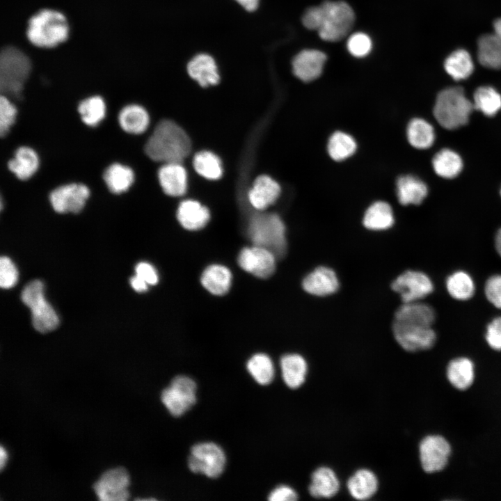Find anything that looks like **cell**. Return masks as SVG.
<instances>
[{
  "label": "cell",
  "mask_w": 501,
  "mask_h": 501,
  "mask_svg": "<svg viewBox=\"0 0 501 501\" xmlns=\"http://www.w3.org/2000/svg\"><path fill=\"white\" fill-rule=\"evenodd\" d=\"M391 288L400 296L403 303H408L419 301L430 294L434 285L425 273L408 270L394 280Z\"/></svg>",
  "instance_id": "7c38bea8"
},
{
  "label": "cell",
  "mask_w": 501,
  "mask_h": 501,
  "mask_svg": "<svg viewBox=\"0 0 501 501\" xmlns=\"http://www.w3.org/2000/svg\"><path fill=\"white\" fill-rule=\"evenodd\" d=\"M158 179L163 191L168 196H180L186 191V172L180 163L164 164L158 171Z\"/></svg>",
  "instance_id": "d6986e66"
},
{
  "label": "cell",
  "mask_w": 501,
  "mask_h": 501,
  "mask_svg": "<svg viewBox=\"0 0 501 501\" xmlns=\"http://www.w3.org/2000/svg\"><path fill=\"white\" fill-rule=\"evenodd\" d=\"M8 455L6 450L3 447V445L1 446L0 448V468L2 470L5 466L6 465L7 461H8Z\"/></svg>",
  "instance_id": "f5cc1de1"
},
{
  "label": "cell",
  "mask_w": 501,
  "mask_h": 501,
  "mask_svg": "<svg viewBox=\"0 0 501 501\" xmlns=\"http://www.w3.org/2000/svg\"><path fill=\"white\" fill-rule=\"evenodd\" d=\"M477 58L485 67L501 69V42L494 33L484 34L478 39Z\"/></svg>",
  "instance_id": "4dcf8cb0"
},
{
  "label": "cell",
  "mask_w": 501,
  "mask_h": 501,
  "mask_svg": "<svg viewBox=\"0 0 501 501\" xmlns=\"http://www.w3.org/2000/svg\"><path fill=\"white\" fill-rule=\"evenodd\" d=\"M136 275L143 278L148 285H154L158 283L159 276L154 267L145 262H139L136 266Z\"/></svg>",
  "instance_id": "c3c4849f"
},
{
  "label": "cell",
  "mask_w": 501,
  "mask_h": 501,
  "mask_svg": "<svg viewBox=\"0 0 501 501\" xmlns=\"http://www.w3.org/2000/svg\"><path fill=\"white\" fill-rule=\"evenodd\" d=\"M494 34L501 42V18L497 19L493 22Z\"/></svg>",
  "instance_id": "db71d44e"
},
{
  "label": "cell",
  "mask_w": 501,
  "mask_h": 501,
  "mask_svg": "<svg viewBox=\"0 0 501 501\" xmlns=\"http://www.w3.org/2000/svg\"><path fill=\"white\" fill-rule=\"evenodd\" d=\"M280 364L283 381L289 388H297L304 383L308 365L302 356L285 354L280 358Z\"/></svg>",
  "instance_id": "d4e9b609"
},
{
  "label": "cell",
  "mask_w": 501,
  "mask_h": 501,
  "mask_svg": "<svg viewBox=\"0 0 501 501\" xmlns=\"http://www.w3.org/2000/svg\"><path fill=\"white\" fill-rule=\"evenodd\" d=\"M420 460L422 469L429 473L443 470L451 454L447 440L439 435L424 438L419 446Z\"/></svg>",
  "instance_id": "4fadbf2b"
},
{
  "label": "cell",
  "mask_w": 501,
  "mask_h": 501,
  "mask_svg": "<svg viewBox=\"0 0 501 501\" xmlns=\"http://www.w3.org/2000/svg\"><path fill=\"white\" fill-rule=\"evenodd\" d=\"M397 196L404 205H419L427 197L428 188L419 178L413 175H404L397 180Z\"/></svg>",
  "instance_id": "cb8c5ba5"
},
{
  "label": "cell",
  "mask_w": 501,
  "mask_h": 501,
  "mask_svg": "<svg viewBox=\"0 0 501 501\" xmlns=\"http://www.w3.org/2000/svg\"><path fill=\"white\" fill-rule=\"evenodd\" d=\"M23 303L31 310L32 322L35 330L48 333L57 328L58 317L44 296L43 283L38 280L29 283L22 292Z\"/></svg>",
  "instance_id": "52a82bcc"
},
{
  "label": "cell",
  "mask_w": 501,
  "mask_h": 501,
  "mask_svg": "<svg viewBox=\"0 0 501 501\" xmlns=\"http://www.w3.org/2000/svg\"><path fill=\"white\" fill-rule=\"evenodd\" d=\"M17 109L8 97L1 95L0 98V134L6 136L15 122Z\"/></svg>",
  "instance_id": "7bdbcfd3"
},
{
  "label": "cell",
  "mask_w": 501,
  "mask_h": 501,
  "mask_svg": "<svg viewBox=\"0 0 501 501\" xmlns=\"http://www.w3.org/2000/svg\"><path fill=\"white\" fill-rule=\"evenodd\" d=\"M103 179L111 192L120 194L127 191L132 185L134 173L129 167L115 163L106 168Z\"/></svg>",
  "instance_id": "1f68e13d"
},
{
  "label": "cell",
  "mask_w": 501,
  "mask_h": 501,
  "mask_svg": "<svg viewBox=\"0 0 501 501\" xmlns=\"http://www.w3.org/2000/svg\"><path fill=\"white\" fill-rule=\"evenodd\" d=\"M446 72L454 80L459 81L469 77L474 64L470 54L465 49H457L450 54L445 61Z\"/></svg>",
  "instance_id": "e575fe53"
},
{
  "label": "cell",
  "mask_w": 501,
  "mask_h": 501,
  "mask_svg": "<svg viewBox=\"0 0 501 501\" xmlns=\"http://www.w3.org/2000/svg\"><path fill=\"white\" fill-rule=\"evenodd\" d=\"M39 157L36 152L27 146L19 148L14 157L8 163L9 170L19 180L32 177L39 167Z\"/></svg>",
  "instance_id": "484cf974"
},
{
  "label": "cell",
  "mask_w": 501,
  "mask_h": 501,
  "mask_svg": "<svg viewBox=\"0 0 501 501\" xmlns=\"http://www.w3.org/2000/svg\"><path fill=\"white\" fill-rule=\"evenodd\" d=\"M177 218L184 228L195 231L203 228L207 225L210 214L207 208L200 202L186 200L180 204Z\"/></svg>",
  "instance_id": "7402d4cb"
},
{
  "label": "cell",
  "mask_w": 501,
  "mask_h": 501,
  "mask_svg": "<svg viewBox=\"0 0 501 501\" xmlns=\"http://www.w3.org/2000/svg\"><path fill=\"white\" fill-rule=\"evenodd\" d=\"M474 109L488 117L494 116L501 109V95L494 88L483 86L474 93Z\"/></svg>",
  "instance_id": "8d00e7d4"
},
{
  "label": "cell",
  "mask_w": 501,
  "mask_h": 501,
  "mask_svg": "<svg viewBox=\"0 0 501 501\" xmlns=\"http://www.w3.org/2000/svg\"><path fill=\"white\" fill-rule=\"evenodd\" d=\"M248 235L253 245L269 250L278 259L285 256L287 252L285 226L276 214H254L248 223Z\"/></svg>",
  "instance_id": "277c9868"
},
{
  "label": "cell",
  "mask_w": 501,
  "mask_h": 501,
  "mask_svg": "<svg viewBox=\"0 0 501 501\" xmlns=\"http://www.w3.org/2000/svg\"><path fill=\"white\" fill-rule=\"evenodd\" d=\"M130 284L132 288L138 292H144L148 290V284L140 276L136 274L130 279Z\"/></svg>",
  "instance_id": "f907efd6"
},
{
  "label": "cell",
  "mask_w": 501,
  "mask_h": 501,
  "mask_svg": "<svg viewBox=\"0 0 501 501\" xmlns=\"http://www.w3.org/2000/svg\"><path fill=\"white\" fill-rule=\"evenodd\" d=\"M326 55L317 49H304L292 60L294 75L305 82L317 79L322 73Z\"/></svg>",
  "instance_id": "2e32d148"
},
{
  "label": "cell",
  "mask_w": 501,
  "mask_h": 501,
  "mask_svg": "<svg viewBox=\"0 0 501 501\" xmlns=\"http://www.w3.org/2000/svg\"><path fill=\"white\" fill-rule=\"evenodd\" d=\"M473 109L462 88L450 87L438 94L434 115L443 128L452 130L466 125Z\"/></svg>",
  "instance_id": "5b68a950"
},
{
  "label": "cell",
  "mask_w": 501,
  "mask_h": 501,
  "mask_svg": "<svg viewBox=\"0 0 501 501\" xmlns=\"http://www.w3.org/2000/svg\"><path fill=\"white\" fill-rule=\"evenodd\" d=\"M150 118L147 111L138 104H129L123 107L118 114V122L126 132L140 134L149 125Z\"/></svg>",
  "instance_id": "83f0119b"
},
{
  "label": "cell",
  "mask_w": 501,
  "mask_h": 501,
  "mask_svg": "<svg viewBox=\"0 0 501 501\" xmlns=\"http://www.w3.org/2000/svg\"><path fill=\"white\" fill-rule=\"evenodd\" d=\"M193 167L201 176L217 180L222 175V166L219 158L209 151L198 152L193 157Z\"/></svg>",
  "instance_id": "60d3db41"
},
{
  "label": "cell",
  "mask_w": 501,
  "mask_h": 501,
  "mask_svg": "<svg viewBox=\"0 0 501 501\" xmlns=\"http://www.w3.org/2000/svg\"><path fill=\"white\" fill-rule=\"evenodd\" d=\"M354 21V12L344 1H324L319 6L308 8L302 17L305 28L317 31L319 37L328 42L343 39L351 30Z\"/></svg>",
  "instance_id": "6da1fadb"
},
{
  "label": "cell",
  "mask_w": 501,
  "mask_h": 501,
  "mask_svg": "<svg viewBox=\"0 0 501 501\" xmlns=\"http://www.w3.org/2000/svg\"><path fill=\"white\" fill-rule=\"evenodd\" d=\"M495 248L498 254L501 256V229L497 232L495 237Z\"/></svg>",
  "instance_id": "11a10c76"
},
{
  "label": "cell",
  "mask_w": 501,
  "mask_h": 501,
  "mask_svg": "<svg viewBox=\"0 0 501 501\" xmlns=\"http://www.w3.org/2000/svg\"><path fill=\"white\" fill-rule=\"evenodd\" d=\"M202 285L209 293L222 296L230 289L232 273L228 268L222 264H211L205 268L200 277Z\"/></svg>",
  "instance_id": "603a6c76"
},
{
  "label": "cell",
  "mask_w": 501,
  "mask_h": 501,
  "mask_svg": "<svg viewBox=\"0 0 501 501\" xmlns=\"http://www.w3.org/2000/svg\"><path fill=\"white\" fill-rule=\"evenodd\" d=\"M339 280L335 271L326 267H319L308 273L302 281L303 289L308 294L325 296L339 289Z\"/></svg>",
  "instance_id": "e0dca14e"
},
{
  "label": "cell",
  "mask_w": 501,
  "mask_h": 501,
  "mask_svg": "<svg viewBox=\"0 0 501 501\" xmlns=\"http://www.w3.org/2000/svg\"><path fill=\"white\" fill-rule=\"evenodd\" d=\"M90 190L83 184L71 183L54 189L49 195L53 209L58 213H78L84 207Z\"/></svg>",
  "instance_id": "9a60e30c"
},
{
  "label": "cell",
  "mask_w": 501,
  "mask_h": 501,
  "mask_svg": "<svg viewBox=\"0 0 501 501\" xmlns=\"http://www.w3.org/2000/svg\"><path fill=\"white\" fill-rule=\"evenodd\" d=\"M485 337L492 349L501 351V317L495 318L489 323Z\"/></svg>",
  "instance_id": "7dc6e473"
},
{
  "label": "cell",
  "mask_w": 501,
  "mask_h": 501,
  "mask_svg": "<svg viewBox=\"0 0 501 501\" xmlns=\"http://www.w3.org/2000/svg\"><path fill=\"white\" fill-rule=\"evenodd\" d=\"M347 47L353 56L362 58L367 56L371 51L372 42L367 34L361 32L352 34L348 39Z\"/></svg>",
  "instance_id": "ee69618b"
},
{
  "label": "cell",
  "mask_w": 501,
  "mask_h": 501,
  "mask_svg": "<svg viewBox=\"0 0 501 501\" xmlns=\"http://www.w3.org/2000/svg\"><path fill=\"white\" fill-rule=\"evenodd\" d=\"M435 312L432 307L420 301L403 303L395 313V321L431 326L435 321Z\"/></svg>",
  "instance_id": "44dd1931"
},
{
  "label": "cell",
  "mask_w": 501,
  "mask_h": 501,
  "mask_svg": "<svg viewBox=\"0 0 501 501\" xmlns=\"http://www.w3.org/2000/svg\"><path fill=\"white\" fill-rule=\"evenodd\" d=\"M280 192L279 184L267 175H260L255 180L248 192L252 206L257 210H264L272 205Z\"/></svg>",
  "instance_id": "ffe728a7"
},
{
  "label": "cell",
  "mask_w": 501,
  "mask_h": 501,
  "mask_svg": "<svg viewBox=\"0 0 501 501\" xmlns=\"http://www.w3.org/2000/svg\"><path fill=\"white\" fill-rule=\"evenodd\" d=\"M186 70L190 77L202 87L216 85L220 80L216 61L207 54L193 57L187 64Z\"/></svg>",
  "instance_id": "ac0fdd59"
},
{
  "label": "cell",
  "mask_w": 501,
  "mask_h": 501,
  "mask_svg": "<svg viewBox=\"0 0 501 501\" xmlns=\"http://www.w3.org/2000/svg\"><path fill=\"white\" fill-rule=\"evenodd\" d=\"M191 151L186 132L170 120H162L155 127L145 146L146 154L155 161L180 163Z\"/></svg>",
  "instance_id": "7a4b0ae2"
},
{
  "label": "cell",
  "mask_w": 501,
  "mask_h": 501,
  "mask_svg": "<svg viewBox=\"0 0 501 501\" xmlns=\"http://www.w3.org/2000/svg\"><path fill=\"white\" fill-rule=\"evenodd\" d=\"M78 111L86 125L95 127L105 118L106 104L100 96H92L79 103Z\"/></svg>",
  "instance_id": "f35d334b"
},
{
  "label": "cell",
  "mask_w": 501,
  "mask_h": 501,
  "mask_svg": "<svg viewBox=\"0 0 501 501\" xmlns=\"http://www.w3.org/2000/svg\"><path fill=\"white\" fill-rule=\"evenodd\" d=\"M347 488L351 495L355 499L367 500L376 492L378 479L373 472L367 469H360L349 479Z\"/></svg>",
  "instance_id": "f1b7e54d"
},
{
  "label": "cell",
  "mask_w": 501,
  "mask_h": 501,
  "mask_svg": "<svg viewBox=\"0 0 501 501\" xmlns=\"http://www.w3.org/2000/svg\"><path fill=\"white\" fill-rule=\"evenodd\" d=\"M237 1L242 8L247 11L255 10L258 6L260 0H234Z\"/></svg>",
  "instance_id": "816d5d0a"
},
{
  "label": "cell",
  "mask_w": 501,
  "mask_h": 501,
  "mask_svg": "<svg viewBox=\"0 0 501 501\" xmlns=\"http://www.w3.org/2000/svg\"><path fill=\"white\" fill-rule=\"evenodd\" d=\"M28 56L19 49L7 47L0 56V89L2 95L17 98L31 72Z\"/></svg>",
  "instance_id": "8992f818"
},
{
  "label": "cell",
  "mask_w": 501,
  "mask_h": 501,
  "mask_svg": "<svg viewBox=\"0 0 501 501\" xmlns=\"http://www.w3.org/2000/svg\"><path fill=\"white\" fill-rule=\"evenodd\" d=\"M447 377L450 383L456 389L463 390L468 388L475 378L473 363L466 357L451 360L447 367Z\"/></svg>",
  "instance_id": "f546056e"
},
{
  "label": "cell",
  "mask_w": 501,
  "mask_h": 501,
  "mask_svg": "<svg viewBox=\"0 0 501 501\" xmlns=\"http://www.w3.org/2000/svg\"><path fill=\"white\" fill-rule=\"evenodd\" d=\"M196 389V383L191 378L177 376L162 391L161 401L172 415L181 416L195 404Z\"/></svg>",
  "instance_id": "9c48e42d"
},
{
  "label": "cell",
  "mask_w": 501,
  "mask_h": 501,
  "mask_svg": "<svg viewBox=\"0 0 501 501\" xmlns=\"http://www.w3.org/2000/svg\"><path fill=\"white\" fill-rule=\"evenodd\" d=\"M407 138L410 144L418 149H427L435 140L432 125L421 118H414L407 127Z\"/></svg>",
  "instance_id": "d590c367"
},
{
  "label": "cell",
  "mask_w": 501,
  "mask_h": 501,
  "mask_svg": "<svg viewBox=\"0 0 501 501\" xmlns=\"http://www.w3.org/2000/svg\"><path fill=\"white\" fill-rule=\"evenodd\" d=\"M446 287L451 296L461 301L469 299L475 292V284L472 278L462 271L450 275L447 279Z\"/></svg>",
  "instance_id": "ab89813d"
},
{
  "label": "cell",
  "mask_w": 501,
  "mask_h": 501,
  "mask_svg": "<svg viewBox=\"0 0 501 501\" xmlns=\"http://www.w3.org/2000/svg\"><path fill=\"white\" fill-rule=\"evenodd\" d=\"M129 483L127 470L118 467L104 472L94 484L93 488L100 500L125 501L129 497Z\"/></svg>",
  "instance_id": "8fae6325"
},
{
  "label": "cell",
  "mask_w": 501,
  "mask_h": 501,
  "mask_svg": "<svg viewBox=\"0 0 501 501\" xmlns=\"http://www.w3.org/2000/svg\"><path fill=\"white\" fill-rule=\"evenodd\" d=\"M69 26L61 13L44 9L33 15L26 31L29 40L34 45L51 48L65 41L68 37Z\"/></svg>",
  "instance_id": "3957f363"
},
{
  "label": "cell",
  "mask_w": 501,
  "mask_h": 501,
  "mask_svg": "<svg viewBox=\"0 0 501 501\" xmlns=\"http://www.w3.org/2000/svg\"><path fill=\"white\" fill-rule=\"evenodd\" d=\"M297 498L298 495L294 489L286 485L277 486L269 493L268 498L271 501H292Z\"/></svg>",
  "instance_id": "681fc988"
},
{
  "label": "cell",
  "mask_w": 501,
  "mask_h": 501,
  "mask_svg": "<svg viewBox=\"0 0 501 501\" xmlns=\"http://www.w3.org/2000/svg\"><path fill=\"white\" fill-rule=\"evenodd\" d=\"M392 328L396 341L407 351L429 349L434 346L436 340V333L431 326L394 321Z\"/></svg>",
  "instance_id": "30bf717a"
},
{
  "label": "cell",
  "mask_w": 501,
  "mask_h": 501,
  "mask_svg": "<svg viewBox=\"0 0 501 501\" xmlns=\"http://www.w3.org/2000/svg\"><path fill=\"white\" fill-rule=\"evenodd\" d=\"M394 216L390 205L383 201L375 202L366 210L363 217L364 226L372 230H383L394 224Z\"/></svg>",
  "instance_id": "d6a6232c"
},
{
  "label": "cell",
  "mask_w": 501,
  "mask_h": 501,
  "mask_svg": "<svg viewBox=\"0 0 501 501\" xmlns=\"http://www.w3.org/2000/svg\"><path fill=\"white\" fill-rule=\"evenodd\" d=\"M487 299L495 307L501 309V275L490 277L485 285Z\"/></svg>",
  "instance_id": "bcb514c9"
},
{
  "label": "cell",
  "mask_w": 501,
  "mask_h": 501,
  "mask_svg": "<svg viewBox=\"0 0 501 501\" xmlns=\"http://www.w3.org/2000/svg\"><path fill=\"white\" fill-rule=\"evenodd\" d=\"M356 143L350 135L336 132L329 138L328 152L330 157L335 161H342L351 156L356 151Z\"/></svg>",
  "instance_id": "b9f144b4"
},
{
  "label": "cell",
  "mask_w": 501,
  "mask_h": 501,
  "mask_svg": "<svg viewBox=\"0 0 501 501\" xmlns=\"http://www.w3.org/2000/svg\"><path fill=\"white\" fill-rule=\"evenodd\" d=\"M277 259L269 250L253 245L241 250L237 262L243 270L254 276L267 278L274 273Z\"/></svg>",
  "instance_id": "5bb4252c"
},
{
  "label": "cell",
  "mask_w": 501,
  "mask_h": 501,
  "mask_svg": "<svg viewBox=\"0 0 501 501\" xmlns=\"http://www.w3.org/2000/svg\"><path fill=\"white\" fill-rule=\"evenodd\" d=\"M500 194H501V190H500Z\"/></svg>",
  "instance_id": "9f6ffc18"
},
{
  "label": "cell",
  "mask_w": 501,
  "mask_h": 501,
  "mask_svg": "<svg viewBox=\"0 0 501 501\" xmlns=\"http://www.w3.org/2000/svg\"><path fill=\"white\" fill-rule=\"evenodd\" d=\"M18 279L17 270L10 258L2 256L0 259V285L9 289L15 285Z\"/></svg>",
  "instance_id": "f6af8a7d"
},
{
  "label": "cell",
  "mask_w": 501,
  "mask_h": 501,
  "mask_svg": "<svg viewBox=\"0 0 501 501\" xmlns=\"http://www.w3.org/2000/svg\"><path fill=\"white\" fill-rule=\"evenodd\" d=\"M432 166L435 173L440 177L452 179L461 173L463 161L456 152L445 148L434 155Z\"/></svg>",
  "instance_id": "836d02e7"
},
{
  "label": "cell",
  "mask_w": 501,
  "mask_h": 501,
  "mask_svg": "<svg viewBox=\"0 0 501 501\" xmlns=\"http://www.w3.org/2000/svg\"><path fill=\"white\" fill-rule=\"evenodd\" d=\"M246 368L255 381L260 385H268L273 379V363L265 353H258L251 356L246 363Z\"/></svg>",
  "instance_id": "74e56055"
},
{
  "label": "cell",
  "mask_w": 501,
  "mask_h": 501,
  "mask_svg": "<svg viewBox=\"0 0 501 501\" xmlns=\"http://www.w3.org/2000/svg\"><path fill=\"white\" fill-rule=\"evenodd\" d=\"M339 487L338 479L333 470L328 467H320L312 475L309 492L316 498H328L337 493Z\"/></svg>",
  "instance_id": "4316f807"
},
{
  "label": "cell",
  "mask_w": 501,
  "mask_h": 501,
  "mask_svg": "<svg viewBox=\"0 0 501 501\" xmlns=\"http://www.w3.org/2000/svg\"><path fill=\"white\" fill-rule=\"evenodd\" d=\"M226 457L223 449L212 442L194 445L191 449L188 466L194 473H201L210 478L220 476L225 466Z\"/></svg>",
  "instance_id": "ba28073f"
}]
</instances>
